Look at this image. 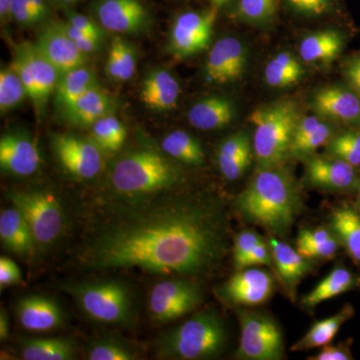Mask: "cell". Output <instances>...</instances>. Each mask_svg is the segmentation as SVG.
Segmentation results:
<instances>
[{
	"instance_id": "cell-26",
	"label": "cell",
	"mask_w": 360,
	"mask_h": 360,
	"mask_svg": "<svg viewBox=\"0 0 360 360\" xmlns=\"http://www.w3.org/2000/svg\"><path fill=\"white\" fill-rule=\"evenodd\" d=\"M188 122L195 129L214 130L231 124L233 104L226 97L213 96L198 101L189 110Z\"/></svg>"
},
{
	"instance_id": "cell-55",
	"label": "cell",
	"mask_w": 360,
	"mask_h": 360,
	"mask_svg": "<svg viewBox=\"0 0 360 360\" xmlns=\"http://www.w3.org/2000/svg\"><path fill=\"white\" fill-rule=\"evenodd\" d=\"M54 4H58V6L65 7V8H68L71 6H75L77 2H79L80 0H51Z\"/></svg>"
},
{
	"instance_id": "cell-56",
	"label": "cell",
	"mask_w": 360,
	"mask_h": 360,
	"mask_svg": "<svg viewBox=\"0 0 360 360\" xmlns=\"http://www.w3.org/2000/svg\"><path fill=\"white\" fill-rule=\"evenodd\" d=\"M210 1L212 2V6L220 8V7L224 6L225 4H229L231 0H210Z\"/></svg>"
},
{
	"instance_id": "cell-43",
	"label": "cell",
	"mask_w": 360,
	"mask_h": 360,
	"mask_svg": "<svg viewBox=\"0 0 360 360\" xmlns=\"http://www.w3.org/2000/svg\"><path fill=\"white\" fill-rule=\"evenodd\" d=\"M262 240V238L257 232L253 231L239 232L234 238L233 250H232L234 266L236 269H243V262Z\"/></svg>"
},
{
	"instance_id": "cell-2",
	"label": "cell",
	"mask_w": 360,
	"mask_h": 360,
	"mask_svg": "<svg viewBox=\"0 0 360 360\" xmlns=\"http://www.w3.org/2000/svg\"><path fill=\"white\" fill-rule=\"evenodd\" d=\"M234 207L245 221L284 236L302 212V193L295 177L281 165L262 168L236 198Z\"/></svg>"
},
{
	"instance_id": "cell-40",
	"label": "cell",
	"mask_w": 360,
	"mask_h": 360,
	"mask_svg": "<svg viewBox=\"0 0 360 360\" xmlns=\"http://www.w3.org/2000/svg\"><path fill=\"white\" fill-rule=\"evenodd\" d=\"M330 158H338L355 167H360V131L349 130L335 135L328 144Z\"/></svg>"
},
{
	"instance_id": "cell-30",
	"label": "cell",
	"mask_w": 360,
	"mask_h": 360,
	"mask_svg": "<svg viewBox=\"0 0 360 360\" xmlns=\"http://www.w3.org/2000/svg\"><path fill=\"white\" fill-rule=\"evenodd\" d=\"M354 314V307L350 304L345 305L340 312L322 319L321 321L315 322L311 328L307 331V335L300 338L297 342L291 347L292 352H304V350L312 349L328 345L335 335H338L341 326L348 319H352Z\"/></svg>"
},
{
	"instance_id": "cell-39",
	"label": "cell",
	"mask_w": 360,
	"mask_h": 360,
	"mask_svg": "<svg viewBox=\"0 0 360 360\" xmlns=\"http://www.w3.org/2000/svg\"><path fill=\"white\" fill-rule=\"evenodd\" d=\"M27 96L22 80L13 66H2L0 70V110L1 113L20 105Z\"/></svg>"
},
{
	"instance_id": "cell-34",
	"label": "cell",
	"mask_w": 360,
	"mask_h": 360,
	"mask_svg": "<svg viewBox=\"0 0 360 360\" xmlns=\"http://www.w3.org/2000/svg\"><path fill=\"white\" fill-rule=\"evenodd\" d=\"M96 85V73L82 65L61 73L54 91L58 103L65 108Z\"/></svg>"
},
{
	"instance_id": "cell-52",
	"label": "cell",
	"mask_w": 360,
	"mask_h": 360,
	"mask_svg": "<svg viewBox=\"0 0 360 360\" xmlns=\"http://www.w3.org/2000/svg\"><path fill=\"white\" fill-rule=\"evenodd\" d=\"M32 6L33 13L37 15L39 22L49 16V6L46 0H32Z\"/></svg>"
},
{
	"instance_id": "cell-7",
	"label": "cell",
	"mask_w": 360,
	"mask_h": 360,
	"mask_svg": "<svg viewBox=\"0 0 360 360\" xmlns=\"http://www.w3.org/2000/svg\"><path fill=\"white\" fill-rule=\"evenodd\" d=\"M7 198L25 217L37 245L46 248L59 238L65 215L53 194L44 191H11Z\"/></svg>"
},
{
	"instance_id": "cell-19",
	"label": "cell",
	"mask_w": 360,
	"mask_h": 360,
	"mask_svg": "<svg viewBox=\"0 0 360 360\" xmlns=\"http://www.w3.org/2000/svg\"><path fill=\"white\" fill-rule=\"evenodd\" d=\"M35 44L60 73L86 65L87 56L82 53L68 37L60 21L44 27Z\"/></svg>"
},
{
	"instance_id": "cell-6",
	"label": "cell",
	"mask_w": 360,
	"mask_h": 360,
	"mask_svg": "<svg viewBox=\"0 0 360 360\" xmlns=\"http://www.w3.org/2000/svg\"><path fill=\"white\" fill-rule=\"evenodd\" d=\"M65 290L73 296L87 316L99 323L129 326L134 319L131 292L120 281H84L68 284Z\"/></svg>"
},
{
	"instance_id": "cell-50",
	"label": "cell",
	"mask_w": 360,
	"mask_h": 360,
	"mask_svg": "<svg viewBox=\"0 0 360 360\" xmlns=\"http://www.w3.org/2000/svg\"><path fill=\"white\" fill-rule=\"evenodd\" d=\"M259 265H266V266H274V258H272L271 250H269V246L264 240L260 241L252 252L248 255V258L243 262V269L250 266H259Z\"/></svg>"
},
{
	"instance_id": "cell-37",
	"label": "cell",
	"mask_w": 360,
	"mask_h": 360,
	"mask_svg": "<svg viewBox=\"0 0 360 360\" xmlns=\"http://www.w3.org/2000/svg\"><path fill=\"white\" fill-rule=\"evenodd\" d=\"M136 70V53L131 45L122 37H115L110 44L106 61V75L116 82H127Z\"/></svg>"
},
{
	"instance_id": "cell-21",
	"label": "cell",
	"mask_w": 360,
	"mask_h": 360,
	"mask_svg": "<svg viewBox=\"0 0 360 360\" xmlns=\"http://www.w3.org/2000/svg\"><path fill=\"white\" fill-rule=\"evenodd\" d=\"M269 243L279 279L290 300H295L298 283L314 269L311 259L279 239L270 238Z\"/></svg>"
},
{
	"instance_id": "cell-28",
	"label": "cell",
	"mask_w": 360,
	"mask_h": 360,
	"mask_svg": "<svg viewBox=\"0 0 360 360\" xmlns=\"http://www.w3.org/2000/svg\"><path fill=\"white\" fill-rule=\"evenodd\" d=\"M345 45V37L338 30H322L307 35L298 47L300 58L309 65H326L335 60Z\"/></svg>"
},
{
	"instance_id": "cell-48",
	"label": "cell",
	"mask_w": 360,
	"mask_h": 360,
	"mask_svg": "<svg viewBox=\"0 0 360 360\" xmlns=\"http://www.w3.org/2000/svg\"><path fill=\"white\" fill-rule=\"evenodd\" d=\"M342 73L347 84L360 96V51L345 61Z\"/></svg>"
},
{
	"instance_id": "cell-10",
	"label": "cell",
	"mask_w": 360,
	"mask_h": 360,
	"mask_svg": "<svg viewBox=\"0 0 360 360\" xmlns=\"http://www.w3.org/2000/svg\"><path fill=\"white\" fill-rule=\"evenodd\" d=\"M203 291L188 279H169L156 284L149 295L148 309L155 321L169 322L200 307Z\"/></svg>"
},
{
	"instance_id": "cell-35",
	"label": "cell",
	"mask_w": 360,
	"mask_h": 360,
	"mask_svg": "<svg viewBox=\"0 0 360 360\" xmlns=\"http://www.w3.org/2000/svg\"><path fill=\"white\" fill-rule=\"evenodd\" d=\"M161 148L174 160L187 165H202L205 155L200 142L184 130H175L163 139Z\"/></svg>"
},
{
	"instance_id": "cell-42",
	"label": "cell",
	"mask_w": 360,
	"mask_h": 360,
	"mask_svg": "<svg viewBox=\"0 0 360 360\" xmlns=\"http://www.w3.org/2000/svg\"><path fill=\"white\" fill-rule=\"evenodd\" d=\"M278 0H239L238 13L253 25L269 22L276 16Z\"/></svg>"
},
{
	"instance_id": "cell-11",
	"label": "cell",
	"mask_w": 360,
	"mask_h": 360,
	"mask_svg": "<svg viewBox=\"0 0 360 360\" xmlns=\"http://www.w3.org/2000/svg\"><path fill=\"white\" fill-rule=\"evenodd\" d=\"M219 15V8L187 11L177 16L169 37L170 51L179 58H188L207 49Z\"/></svg>"
},
{
	"instance_id": "cell-53",
	"label": "cell",
	"mask_w": 360,
	"mask_h": 360,
	"mask_svg": "<svg viewBox=\"0 0 360 360\" xmlns=\"http://www.w3.org/2000/svg\"><path fill=\"white\" fill-rule=\"evenodd\" d=\"M13 0H0V20L1 25H6L11 20V6Z\"/></svg>"
},
{
	"instance_id": "cell-33",
	"label": "cell",
	"mask_w": 360,
	"mask_h": 360,
	"mask_svg": "<svg viewBox=\"0 0 360 360\" xmlns=\"http://www.w3.org/2000/svg\"><path fill=\"white\" fill-rule=\"evenodd\" d=\"M354 285L355 277L349 270L345 267H335L329 272L326 278L322 279L321 283L315 286L314 290L310 291L302 298V307L312 310L321 302L352 290Z\"/></svg>"
},
{
	"instance_id": "cell-12",
	"label": "cell",
	"mask_w": 360,
	"mask_h": 360,
	"mask_svg": "<svg viewBox=\"0 0 360 360\" xmlns=\"http://www.w3.org/2000/svg\"><path fill=\"white\" fill-rule=\"evenodd\" d=\"M51 146L63 167L77 179H94L103 169V150L91 139L71 134H53Z\"/></svg>"
},
{
	"instance_id": "cell-49",
	"label": "cell",
	"mask_w": 360,
	"mask_h": 360,
	"mask_svg": "<svg viewBox=\"0 0 360 360\" xmlns=\"http://www.w3.org/2000/svg\"><path fill=\"white\" fill-rule=\"evenodd\" d=\"M21 281V272L18 265L8 257L0 258V286L15 285Z\"/></svg>"
},
{
	"instance_id": "cell-27",
	"label": "cell",
	"mask_w": 360,
	"mask_h": 360,
	"mask_svg": "<svg viewBox=\"0 0 360 360\" xmlns=\"http://www.w3.org/2000/svg\"><path fill=\"white\" fill-rule=\"evenodd\" d=\"M333 137V127L319 116L300 118L291 142L290 155L309 156L317 148L328 144Z\"/></svg>"
},
{
	"instance_id": "cell-15",
	"label": "cell",
	"mask_w": 360,
	"mask_h": 360,
	"mask_svg": "<svg viewBox=\"0 0 360 360\" xmlns=\"http://www.w3.org/2000/svg\"><path fill=\"white\" fill-rule=\"evenodd\" d=\"M41 165L39 146L27 132L9 131L0 139V167L13 176H30Z\"/></svg>"
},
{
	"instance_id": "cell-45",
	"label": "cell",
	"mask_w": 360,
	"mask_h": 360,
	"mask_svg": "<svg viewBox=\"0 0 360 360\" xmlns=\"http://www.w3.org/2000/svg\"><path fill=\"white\" fill-rule=\"evenodd\" d=\"M65 18L68 23L75 26L80 32H84L85 34L89 35V37L98 40V41L103 42V27L96 21L89 18V16L66 8Z\"/></svg>"
},
{
	"instance_id": "cell-29",
	"label": "cell",
	"mask_w": 360,
	"mask_h": 360,
	"mask_svg": "<svg viewBox=\"0 0 360 360\" xmlns=\"http://www.w3.org/2000/svg\"><path fill=\"white\" fill-rule=\"evenodd\" d=\"M330 229L350 257L360 262V213L356 208L343 205L335 208L329 219Z\"/></svg>"
},
{
	"instance_id": "cell-14",
	"label": "cell",
	"mask_w": 360,
	"mask_h": 360,
	"mask_svg": "<svg viewBox=\"0 0 360 360\" xmlns=\"http://www.w3.org/2000/svg\"><path fill=\"white\" fill-rule=\"evenodd\" d=\"M94 13L103 30L115 33L141 32L149 20L142 0H96Z\"/></svg>"
},
{
	"instance_id": "cell-46",
	"label": "cell",
	"mask_w": 360,
	"mask_h": 360,
	"mask_svg": "<svg viewBox=\"0 0 360 360\" xmlns=\"http://www.w3.org/2000/svg\"><path fill=\"white\" fill-rule=\"evenodd\" d=\"M61 25H63V30L68 33V37L72 39L75 45L78 47L80 51L85 56H89V54L94 53L99 49L101 41L94 39V37H89V35L85 34L84 32H80L75 26L68 23V21H60Z\"/></svg>"
},
{
	"instance_id": "cell-17",
	"label": "cell",
	"mask_w": 360,
	"mask_h": 360,
	"mask_svg": "<svg viewBox=\"0 0 360 360\" xmlns=\"http://www.w3.org/2000/svg\"><path fill=\"white\" fill-rule=\"evenodd\" d=\"M354 165L335 158H307L305 180L314 188L330 193H345L356 189L359 175Z\"/></svg>"
},
{
	"instance_id": "cell-31",
	"label": "cell",
	"mask_w": 360,
	"mask_h": 360,
	"mask_svg": "<svg viewBox=\"0 0 360 360\" xmlns=\"http://www.w3.org/2000/svg\"><path fill=\"white\" fill-rule=\"evenodd\" d=\"M25 360H71L75 359V345L65 338H25L20 342Z\"/></svg>"
},
{
	"instance_id": "cell-20",
	"label": "cell",
	"mask_w": 360,
	"mask_h": 360,
	"mask_svg": "<svg viewBox=\"0 0 360 360\" xmlns=\"http://www.w3.org/2000/svg\"><path fill=\"white\" fill-rule=\"evenodd\" d=\"M15 312L20 326L32 333H49L60 328L65 321L60 305L44 295L20 298L16 303Z\"/></svg>"
},
{
	"instance_id": "cell-13",
	"label": "cell",
	"mask_w": 360,
	"mask_h": 360,
	"mask_svg": "<svg viewBox=\"0 0 360 360\" xmlns=\"http://www.w3.org/2000/svg\"><path fill=\"white\" fill-rule=\"evenodd\" d=\"M274 279L269 271L255 266L239 269L217 290L220 300L234 307H253L269 300Z\"/></svg>"
},
{
	"instance_id": "cell-57",
	"label": "cell",
	"mask_w": 360,
	"mask_h": 360,
	"mask_svg": "<svg viewBox=\"0 0 360 360\" xmlns=\"http://www.w3.org/2000/svg\"><path fill=\"white\" fill-rule=\"evenodd\" d=\"M356 191H357V195H356V202H355V208H356L357 212L360 213V175H359V184H357L356 187Z\"/></svg>"
},
{
	"instance_id": "cell-51",
	"label": "cell",
	"mask_w": 360,
	"mask_h": 360,
	"mask_svg": "<svg viewBox=\"0 0 360 360\" xmlns=\"http://www.w3.org/2000/svg\"><path fill=\"white\" fill-rule=\"evenodd\" d=\"M310 360H349L352 359V354L347 348L342 345H324L322 349Z\"/></svg>"
},
{
	"instance_id": "cell-3",
	"label": "cell",
	"mask_w": 360,
	"mask_h": 360,
	"mask_svg": "<svg viewBox=\"0 0 360 360\" xmlns=\"http://www.w3.org/2000/svg\"><path fill=\"white\" fill-rule=\"evenodd\" d=\"M227 335L224 322L214 310L194 315L158 338L160 359H212L224 352Z\"/></svg>"
},
{
	"instance_id": "cell-54",
	"label": "cell",
	"mask_w": 360,
	"mask_h": 360,
	"mask_svg": "<svg viewBox=\"0 0 360 360\" xmlns=\"http://www.w3.org/2000/svg\"><path fill=\"white\" fill-rule=\"evenodd\" d=\"M9 335V321L8 315L6 310L1 307L0 309V340L4 341L7 340Z\"/></svg>"
},
{
	"instance_id": "cell-1",
	"label": "cell",
	"mask_w": 360,
	"mask_h": 360,
	"mask_svg": "<svg viewBox=\"0 0 360 360\" xmlns=\"http://www.w3.org/2000/svg\"><path fill=\"white\" fill-rule=\"evenodd\" d=\"M224 203L206 196H177L130 203L113 212L80 250L90 270L141 269L198 276L214 269L227 250Z\"/></svg>"
},
{
	"instance_id": "cell-47",
	"label": "cell",
	"mask_w": 360,
	"mask_h": 360,
	"mask_svg": "<svg viewBox=\"0 0 360 360\" xmlns=\"http://www.w3.org/2000/svg\"><path fill=\"white\" fill-rule=\"evenodd\" d=\"M11 20L21 25L39 23L37 15L33 13L32 0H13L11 6Z\"/></svg>"
},
{
	"instance_id": "cell-5",
	"label": "cell",
	"mask_w": 360,
	"mask_h": 360,
	"mask_svg": "<svg viewBox=\"0 0 360 360\" xmlns=\"http://www.w3.org/2000/svg\"><path fill=\"white\" fill-rule=\"evenodd\" d=\"M179 172L174 163L158 151L143 149L130 153L116 161L111 184L118 193L146 195L160 193L176 184Z\"/></svg>"
},
{
	"instance_id": "cell-9",
	"label": "cell",
	"mask_w": 360,
	"mask_h": 360,
	"mask_svg": "<svg viewBox=\"0 0 360 360\" xmlns=\"http://www.w3.org/2000/svg\"><path fill=\"white\" fill-rule=\"evenodd\" d=\"M11 65L22 80L28 97L37 108L44 105L51 92L56 90L60 71L32 42L16 46Z\"/></svg>"
},
{
	"instance_id": "cell-16",
	"label": "cell",
	"mask_w": 360,
	"mask_h": 360,
	"mask_svg": "<svg viewBox=\"0 0 360 360\" xmlns=\"http://www.w3.org/2000/svg\"><path fill=\"white\" fill-rule=\"evenodd\" d=\"M246 61L248 53L243 42L236 37H224L217 40L208 53L206 78L212 84H231L243 77Z\"/></svg>"
},
{
	"instance_id": "cell-4",
	"label": "cell",
	"mask_w": 360,
	"mask_h": 360,
	"mask_svg": "<svg viewBox=\"0 0 360 360\" xmlns=\"http://www.w3.org/2000/svg\"><path fill=\"white\" fill-rule=\"evenodd\" d=\"M300 116L293 103L279 101L262 106L250 115L255 124L253 150L257 169L278 167L290 155V146Z\"/></svg>"
},
{
	"instance_id": "cell-18",
	"label": "cell",
	"mask_w": 360,
	"mask_h": 360,
	"mask_svg": "<svg viewBox=\"0 0 360 360\" xmlns=\"http://www.w3.org/2000/svg\"><path fill=\"white\" fill-rule=\"evenodd\" d=\"M312 108L323 118L360 127V96L349 85H331L312 97Z\"/></svg>"
},
{
	"instance_id": "cell-8",
	"label": "cell",
	"mask_w": 360,
	"mask_h": 360,
	"mask_svg": "<svg viewBox=\"0 0 360 360\" xmlns=\"http://www.w3.org/2000/svg\"><path fill=\"white\" fill-rule=\"evenodd\" d=\"M241 336L236 357L243 360H281L285 356L283 331L276 321L264 312L236 310Z\"/></svg>"
},
{
	"instance_id": "cell-44",
	"label": "cell",
	"mask_w": 360,
	"mask_h": 360,
	"mask_svg": "<svg viewBox=\"0 0 360 360\" xmlns=\"http://www.w3.org/2000/svg\"><path fill=\"white\" fill-rule=\"evenodd\" d=\"M293 13L300 15L316 18L330 13L335 7V0H285Z\"/></svg>"
},
{
	"instance_id": "cell-41",
	"label": "cell",
	"mask_w": 360,
	"mask_h": 360,
	"mask_svg": "<svg viewBox=\"0 0 360 360\" xmlns=\"http://www.w3.org/2000/svg\"><path fill=\"white\" fill-rule=\"evenodd\" d=\"M89 360H135L136 354L127 345L112 338L94 341L87 348Z\"/></svg>"
},
{
	"instance_id": "cell-38",
	"label": "cell",
	"mask_w": 360,
	"mask_h": 360,
	"mask_svg": "<svg viewBox=\"0 0 360 360\" xmlns=\"http://www.w3.org/2000/svg\"><path fill=\"white\" fill-rule=\"evenodd\" d=\"M91 139L105 153H115L127 141V132L123 123L115 115L103 116L91 125Z\"/></svg>"
},
{
	"instance_id": "cell-36",
	"label": "cell",
	"mask_w": 360,
	"mask_h": 360,
	"mask_svg": "<svg viewBox=\"0 0 360 360\" xmlns=\"http://www.w3.org/2000/svg\"><path fill=\"white\" fill-rule=\"evenodd\" d=\"M304 75V68L290 52H281L267 63L265 82L271 87L283 89L297 84Z\"/></svg>"
},
{
	"instance_id": "cell-25",
	"label": "cell",
	"mask_w": 360,
	"mask_h": 360,
	"mask_svg": "<svg viewBox=\"0 0 360 360\" xmlns=\"http://www.w3.org/2000/svg\"><path fill=\"white\" fill-rule=\"evenodd\" d=\"M0 239L7 250L22 257L32 255L37 245L25 217L14 206L0 213Z\"/></svg>"
},
{
	"instance_id": "cell-23",
	"label": "cell",
	"mask_w": 360,
	"mask_h": 360,
	"mask_svg": "<svg viewBox=\"0 0 360 360\" xmlns=\"http://www.w3.org/2000/svg\"><path fill=\"white\" fill-rule=\"evenodd\" d=\"M115 103L99 85L92 87L65 108L66 117L78 127H91L103 116L111 115Z\"/></svg>"
},
{
	"instance_id": "cell-32",
	"label": "cell",
	"mask_w": 360,
	"mask_h": 360,
	"mask_svg": "<svg viewBox=\"0 0 360 360\" xmlns=\"http://www.w3.org/2000/svg\"><path fill=\"white\" fill-rule=\"evenodd\" d=\"M340 245L333 231L324 227L302 229L296 238V250L309 259H330Z\"/></svg>"
},
{
	"instance_id": "cell-24",
	"label": "cell",
	"mask_w": 360,
	"mask_h": 360,
	"mask_svg": "<svg viewBox=\"0 0 360 360\" xmlns=\"http://www.w3.org/2000/svg\"><path fill=\"white\" fill-rule=\"evenodd\" d=\"M180 94L176 78L165 70H155L144 79L141 101L146 108L155 110H169L175 108Z\"/></svg>"
},
{
	"instance_id": "cell-22",
	"label": "cell",
	"mask_w": 360,
	"mask_h": 360,
	"mask_svg": "<svg viewBox=\"0 0 360 360\" xmlns=\"http://www.w3.org/2000/svg\"><path fill=\"white\" fill-rule=\"evenodd\" d=\"M252 146L250 136L239 132L227 137L217 150V165L225 179L238 180L245 174L252 161Z\"/></svg>"
}]
</instances>
